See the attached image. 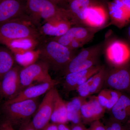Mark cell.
<instances>
[{
    "label": "cell",
    "instance_id": "1",
    "mask_svg": "<svg viewBox=\"0 0 130 130\" xmlns=\"http://www.w3.org/2000/svg\"><path fill=\"white\" fill-rule=\"evenodd\" d=\"M37 49L40 53L39 59L55 71H63L77 54V50H72L50 38H43Z\"/></svg>",
    "mask_w": 130,
    "mask_h": 130
},
{
    "label": "cell",
    "instance_id": "2",
    "mask_svg": "<svg viewBox=\"0 0 130 130\" xmlns=\"http://www.w3.org/2000/svg\"><path fill=\"white\" fill-rule=\"evenodd\" d=\"M44 37L28 16L0 24V44L5 46L13 40L25 38L41 39Z\"/></svg>",
    "mask_w": 130,
    "mask_h": 130
},
{
    "label": "cell",
    "instance_id": "3",
    "mask_svg": "<svg viewBox=\"0 0 130 130\" xmlns=\"http://www.w3.org/2000/svg\"><path fill=\"white\" fill-rule=\"evenodd\" d=\"M39 102L38 99H31L3 105L2 109L6 116L13 126L21 125L29 121L36 112Z\"/></svg>",
    "mask_w": 130,
    "mask_h": 130
},
{
    "label": "cell",
    "instance_id": "4",
    "mask_svg": "<svg viewBox=\"0 0 130 130\" xmlns=\"http://www.w3.org/2000/svg\"><path fill=\"white\" fill-rule=\"evenodd\" d=\"M103 47V43H100L82 49L63 70L64 75L84 71L100 65V57Z\"/></svg>",
    "mask_w": 130,
    "mask_h": 130
},
{
    "label": "cell",
    "instance_id": "5",
    "mask_svg": "<svg viewBox=\"0 0 130 130\" xmlns=\"http://www.w3.org/2000/svg\"><path fill=\"white\" fill-rule=\"evenodd\" d=\"M105 58L110 67H119L130 64V45L127 42L111 38L103 43Z\"/></svg>",
    "mask_w": 130,
    "mask_h": 130
},
{
    "label": "cell",
    "instance_id": "6",
    "mask_svg": "<svg viewBox=\"0 0 130 130\" xmlns=\"http://www.w3.org/2000/svg\"><path fill=\"white\" fill-rule=\"evenodd\" d=\"M49 70L48 65L40 60L30 66L22 68L20 73V92L29 86L53 81L54 79L49 73Z\"/></svg>",
    "mask_w": 130,
    "mask_h": 130
},
{
    "label": "cell",
    "instance_id": "7",
    "mask_svg": "<svg viewBox=\"0 0 130 130\" xmlns=\"http://www.w3.org/2000/svg\"><path fill=\"white\" fill-rule=\"evenodd\" d=\"M130 84V64L121 67L106 68L103 89L128 92Z\"/></svg>",
    "mask_w": 130,
    "mask_h": 130
},
{
    "label": "cell",
    "instance_id": "8",
    "mask_svg": "<svg viewBox=\"0 0 130 130\" xmlns=\"http://www.w3.org/2000/svg\"><path fill=\"white\" fill-rule=\"evenodd\" d=\"M57 89L53 88L46 93L43 100L39 105L36 112L30 121L36 130H43L50 123L53 110L55 99Z\"/></svg>",
    "mask_w": 130,
    "mask_h": 130
},
{
    "label": "cell",
    "instance_id": "9",
    "mask_svg": "<svg viewBox=\"0 0 130 130\" xmlns=\"http://www.w3.org/2000/svg\"><path fill=\"white\" fill-rule=\"evenodd\" d=\"M108 25L123 28L130 23V0H112L107 2Z\"/></svg>",
    "mask_w": 130,
    "mask_h": 130
},
{
    "label": "cell",
    "instance_id": "10",
    "mask_svg": "<svg viewBox=\"0 0 130 130\" xmlns=\"http://www.w3.org/2000/svg\"><path fill=\"white\" fill-rule=\"evenodd\" d=\"M103 29L73 26L62 36L50 38L67 47L74 41H81L88 43L93 39L97 32Z\"/></svg>",
    "mask_w": 130,
    "mask_h": 130
},
{
    "label": "cell",
    "instance_id": "11",
    "mask_svg": "<svg viewBox=\"0 0 130 130\" xmlns=\"http://www.w3.org/2000/svg\"><path fill=\"white\" fill-rule=\"evenodd\" d=\"M20 66L14 65L0 80L1 96L6 101L12 99L20 92V73L22 68Z\"/></svg>",
    "mask_w": 130,
    "mask_h": 130
},
{
    "label": "cell",
    "instance_id": "12",
    "mask_svg": "<svg viewBox=\"0 0 130 130\" xmlns=\"http://www.w3.org/2000/svg\"><path fill=\"white\" fill-rule=\"evenodd\" d=\"M109 20L108 9L100 2L90 6L86 10L84 25L90 28L105 29L109 26Z\"/></svg>",
    "mask_w": 130,
    "mask_h": 130
},
{
    "label": "cell",
    "instance_id": "13",
    "mask_svg": "<svg viewBox=\"0 0 130 130\" xmlns=\"http://www.w3.org/2000/svg\"><path fill=\"white\" fill-rule=\"evenodd\" d=\"M26 16V0H0V24Z\"/></svg>",
    "mask_w": 130,
    "mask_h": 130
},
{
    "label": "cell",
    "instance_id": "14",
    "mask_svg": "<svg viewBox=\"0 0 130 130\" xmlns=\"http://www.w3.org/2000/svg\"><path fill=\"white\" fill-rule=\"evenodd\" d=\"M106 109L98 102L97 96H91L88 101L86 100L81 108L82 123L90 124L103 118Z\"/></svg>",
    "mask_w": 130,
    "mask_h": 130
},
{
    "label": "cell",
    "instance_id": "15",
    "mask_svg": "<svg viewBox=\"0 0 130 130\" xmlns=\"http://www.w3.org/2000/svg\"><path fill=\"white\" fill-rule=\"evenodd\" d=\"M106 71V68L103 66L98 72L78 86L76 90L78 96L86 99L99 93L103 89Z\"/></svg>",
    "mask_w": 130,
    "mask_h": 130
},
{
    "label": "cell",
    "instance_id": "16",
    "mask_svg": "<svg viewBox=\"0 0 130 130\" xmlns=\"http://www.w3.org/2000/svg\"><path fill=\"white\" fill-rule=\"evenodd\" d=\"M57 80L32 85L20 91L16 96L11 100L6 101L5 103H12L31 99H37L42 95L46 94L51 89L59 84Z\"/></svg>",
    "mask_w": 130,
    "mask_h": 130
},
{
    "label": "cell",
    "instance_id": "17",
    "mask_svg": "<svg viewBox=\"0 0 130 130\" xmlns=\"http://www.w3.org/2000/svg\"><path fill=\"white\" fill-rule=\"evenodd\" d=\"M68 1L67 10L73 25L80 26H85V18L87 9L90 6L100 2L98 0H68Z\"/></svg>",
    "mask_w": 130,
    "mask_h": 130
},
{
    "label": "cell",
    "instance_id": "18",
    "mask_svg": "<svg viewBox=\"0 0 130 130\" xmlns=\"http://www.w3.org/2000/svg\"><path fill=\"white\" fill-rule=\"evenodd\" d=\"M102 66L103 65H98L88 70L71 73L65 75L64 83L65 90L67 92L76 90L78 86L85 83L91 77L98 72Z\"/></svg>",
    "mask_w": 130,
    "mask_h": 130
},
{
    "label": "cell",
    "instance_id": "19",
    "mask_svg": "<svg viewBox=\"0 0 130 130\" xmlns=\"http://www.w3.org/2000/svg\"><path fill=\"white\" fill-rule=\"evenodd\" d=\"M72 26L70 20L58 19L43 23L39 29L42 36L58 37L64 35Z\"/></svg>",
    "mask_w": 130,
    "mask_h": 130
},
{
    "label": "cell",
    "instance_id": "20",
    "mask_svg": "<svg viewBox=\"0 0 130 130\" xmlns=\"http://www.w3.org/2000/svg\"><path fill=\"white\" fill-rule=\"evenodd\" d=\"M40 1L41 18L44 21L43 23L58 19L68 20L71 22L70 13L67 9L60 7L48 0Z\"/></svg>",
    "mask_w": 130,
    "mask_h": 130
},
{
    "label": "cell",
    "instance_id": "21",
    "mask_svg": "<svg viewBox=\"0 0 130 130\" xmlns=\"http://www.w3.org/2000/svg\"><path fill=\"white\" fill-rule=\"evenodd\" d=\"M109 111L110 118L125 124L130 118V96L123 93Z\"/></svg>",
    "mask_w": 130,
    "mask_h": 130
},
{
    "label": "cell",
    "instance_id": "22",
    "mask_svg": "<svg viewBox=\"0 0 130 130\" xmlns=\"http://www.w3.org/2000/svg\"><path fill=\"white\" fill-rule=\"evenodd\" d=\"M43 38L41 39L32 38L18 39L9 42L6 46L14 55L22 54L37 49Z\"/></svg>",
    "mask_w": 130,
    "mask_h": 130
},
{
    "label": "cell",
    "instance_id": "23",
    "mask_svg": "<svg viewBox=\"0 0 130 130\" xmlns=\"http://www.w3.org/2000/svg\"><path fill=\"white\" fill-rule=\"evenodd\" d=\"M50 121L58 124H66L68 122L66 102L62 99L58 90L55 94L53 110Z\"/></svg>",
    "mask_w": 130,
    "mask_h": 130
},
{
    "label": "cell",
    "instance_id": "24",
    "mask_svg": "<svg viewBox=\"0 0 130 130\" xmlns=\"http://www.w3.org/2000/svg\"><path fill=\"white\" fill-rule=\"evenodd\" d=\"M86 100V99L78 96L66 102L68 120L72 124H75L82 123L81 107Z\"/></svg>",
    "mask_w": 130,
    "mask_h": 130
},
{
    "label": "cell",
    "instance_id": "25",
    "mask_svg": "<svg viewBox=\"0 0 130 130\" xmlns=\"http://www.w3.org/2000/svg\"><path fill=\"white\" fill-rule=\"evenodd\" d=\"M123 93L120 91L108 88L103 89L97 96L98 102L103 107L109 111Z\"/></svg>",
    "mask_w": 130,
    "mask_h": 130
},
{
    "label": "cell",
    "instance_id": "26",
    "mask_svg": "<svg viewBox=\"0 0 130 130\" xmlns=\"http://www.w3.org/2000/svg\"><path fill=\"white\" fill-rule=\"evenodd\" d=\"M15 61L12 52L7 47L0 46V80L13 67Z\"/></svg>",
    "mask_w": 130,
    "mask_h": 130
},
{
    "label": "cell",
    "instance_id": "27",
    "mask_svg": "<svg viewBox=\"0 0 130 130\" xmlns=\"http://www.w3.org/2000/svg\"><path fill=\"white\" fill-rule=\"evenodd\" d=\"M26 13L32 23L39 28L41 25L40 0H26Z\"/></svg>",
    "mask_w": 130,
    "mask_h": 130
},
{
    "label": "cell",
    "instance_id": "28",
    "mask_svg": "<svg viewBox=\"0 0 130 130\" xmlns=\"http://www.w3.org/2000/svg\"><path fill=\"white\" fill-rule=\"evenodd\" d=\"M15 61L20 66L25 67L34 64L39 59L40 53L38 49L22 54L15 55Z\"/></svg>",
    "mask_w": 130,
    "mask_h": 130
},
{
    "label": "cell",
    "instance_id": "29",
    "mask_svg": "<svg viewBox=\"0 0 130 130\" xmlns=\"http://www.w3.org/2000/svg\"><path fill=\"white\" fill-rule=\"evenodd\" d=\"M106 124L110 126L111 130H128L124 124L110 118Z\"/></svg>",
    "mask_w": 130,
    "mask_h": 130
},
{
    "label": "cell",
    "instance_id": "30",
    "mask_svg": "<svg viewBox=\"0 0 130 130\" xmlns=\"http://www.w3.org/2000/svg\"><path fill=\"white\" fill-rule=\"evenodd\" d=\"M86 130H106V126L100 120L94 121L90 124L88 128Z\"/></svg>",
    "mask_w": 130,
    "mask_h": 130
},
{
    "label": "cell",
    "instance_id": "31",
    "mask_svg": "<svg viewBox=\"0 0 130 130\" xmlns=\"http://www.w3.org/2000/svg\"><path fill=\"white\" fill-rule=\"evenodd\" d=\"M0 130H15L14 126L6 119L0 124Z\"/></svg>",
    "mask_w": 130,
    "mask_h": 130
},
{
    "label": "cell",
    "instance_id": "32",
    "mask_svg": "<svg viewBox=\"0 0 130 130\" xmlns=\"http://www.w3.org/2000/svg\"><path fill=\"white\" fill-rule=\"evenodd\" d=\"M60 7L66 9L68 8V0H48Z\"/></svg>",
    "mask_w": 130,
    "mask_h": 130
},
{
    "label": "cell",
    "instance_id": "33",
    "mask_svg": "<svg viewBox=\"0 0 130 130\" xmlns=\"http://www.w3.org/2000/svg\"><path fill=\"white\" fill-rule=\"evenodd\" d=\"M19 130H36L34 128L30 120L25 122L20 125Z\"/></svg>",
    "mask_w": 130,
    "mask_h": 130
},
{
    "label": "cell",
    "instance_id": "34",
    "mask_svg": "<svg viewBox=\"0 0 130 130\" xmlns=\"http://www.w3.org/2000/svg\"><path fill=\"white\" fill-rule=\"evenodd\" d=\"M71 130H86V128L83 123L77 124H72L70 127Z\"/></svg>",
    "mask_w": 130,
    "mask_h": 130
},
{
    "label": "cell",
    "instance_id": "35",
    "mask_svg": "<svg viewBox=\"0 0 130 130\" xmlns=\"http://www.w3.org/2000/svg\"><path fill=\"white\" fill-rule=\"evenodd\" d=\"M58 129L59 130H71L66 124H58Z\"/></svg>",
    "mask_w": 130,
    "mask_h": 130
},
{
    "label": "cell",
    "instance_id": "36",
    "mask_svg": "<svg viewBox=\"0 0 130 130\" xmlns=\"http://www.w3.org/2000/svg\"><path fill=\"white\" fill-rule=\"evenodd\" d=\"M127 42L130 45V25L128 28L127 31Z\"/></svg>",
    "mask_w": 130,
    "mask_h": 130
},
{
    "label": "cell",
    "instance_id": "37",
    "mask_svg": "<svg viewBox=\"0 0 130 130\" xmlns=\"http://www.w3.org/2000/svg\"><path fill=\"white\" fill-rule=\"evenodd\" d=\"M125 125L126 127L128 130H130V118L128 120V121L124 124Z\"/></svg>",
    "mask_w": 130,
    "mask_h": 130
},
{
    "label": "cell",
    "instance_id": "38",
    "mask_svg": "<svg viewBox=\"0 0 130 130\" xmlns=\"http://www.w3.org/2000/svg\"><path fill=\"white\" fill-rule=\"evenodd\" d=\"M105 126H106V130H111V129L109 125H108L107 124H106Z\"/></svg>",
    "mask_w": 130,
    "mask_h": 130
},
{
    "label": "cell",
    "instance_id": "39",
    "mask_svg": "<svg viewBox=\"0 0 130 130\" xmlns=\"http://www.w3.org/2000/svg\"><path fill=\"white\" fill-rule=\"evenodd\" d=\"M128 92H129V93H130V84L129 88V91H128Z\"/></svg>",
    "mask_w": 130,
    "mask_h": 130
},
{
    "label": "cell",
    "instance_id": "40",
    "mask_svg": "<svg viewBox=\"0 0 130 130\" xmlns=\"http://www.w3.org/2000/svg\"><path fill=\"white\" fill-rule=\"evenodd\" d=\"M1 96V91H0V96Z\"/></svg>",
    "mask_w": 130,
    "mask_h": 130
}]
</instances>
